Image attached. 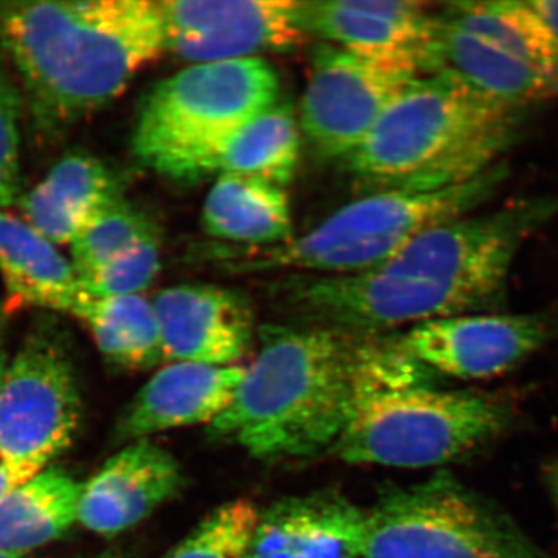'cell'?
I'll return each mask as SVG.
<instances>
[{
  "label": "cell",
  "instance_id": "obj_1",
  "mask_svg": "<svg viewBox=\"0 0 558 558\" xmlns=\"http://www.w3.org/2000/svg\"><path fill=\"white\" fill-rule=\"evenodd\" d=\"M0 51L36 130L54 137L120 97L167 51V28L150 0L0 2Z\"/></svg>",
  "mask_w": 558,
  "mask_h": 558
},
{
  "label": "cell",
  "instance_id": "obj_2",
  "mask_svg": "<svg viewBox=\"0 0 558 558\" xmlns=\"http://www.w3.org/2000/svg\"><path fill=\"white\" fill-rule=\"evenodd\" d=\"M360 339L319 326H264L233 402L208 435L263 461L333 450L351 407Z\"/></svg>",
  "mask_w": 558,
  "mask_h": 558
},
{
  "label": "cell",
  "instance_id": "obj_3",
  "mask_svg": "<svg viewBox=\"0 0 558 558\" xmlns=\"http://www.w3.org/2000/svg\"><path fill=\"white\" fill-rule=\"evenodd\" d=\"M509 421L502 400L436 387L435 373L399 339L362 336L351 407L333 451L354 465L439 468L497 438Z\"/></svg>",
  "mask_w": 558,
  "mask_h": 558
},
{
  "label": "cell",
  "instance_id": "obj_4",
  "mask_svg": "<svg viewBox=\"0 0 558 558\" xmlns=\"http://www.w3.org/2000/svg\"><path fill=\"white\" fill-rule=\"evenodd\" d=\"M521 112L449 76L421 75L348 157L349 170L373 193L462 185L497 167L519 137Z\"/></svg>",
  "mask_w": 558,
  "mask_h": 558
},
{
  "label": "cell",
  "instance_id": "obj_5",
  "mask_svg": "<svg viewBox=\"0 0 558 558\" xmlns=\"http://www.w3.org/2000/svg\"><path fill=\"white\" fill-rule=\"evenodd\" d=\"M505 178V168L495 167L451 189L376 191L337 209L303 236L274 247L223 250L215 259L234 274L343 275L376 269L422 231L475 211Z\"/></svg>",
  "mask_w": 558,
  "mask_h": 558
},
{
  "label": "cell",
  "instance_id": "obj_6",
  "mask_svg": "<svg viewBox=\"0 0 558 558\" xmlns=\"http://www.w3.org/2000/svg\"><path fill=\"white\" fill-rule=\"evenodd\" d=\"M278 95L277 72L263 58L190 64L140 102L132 153L161 178L197 182L211 175L220 148Z\"/></svg>",
  "mask_w": 558,
  "mask_h": 558
},
{
  "label": "cell",
  "instance_id": "obj_7",
  "mask_svg": "<svg viewBox=\"0 0 558 558\" xmlns=\"http://www.w3.org/2000/svg\"><path fill=\"white\" fill-rule=\"evenodd\" d=\"M526 109L558 100V44L529 2H459L438 13L427 72Z\"/></svg>",
  "mask_w": 558,
  "mask_h": 558
},
{
  "label": "cell",
  "instance_id": "obj_8",
  "mask_svg": "<svg viewBox=\"0 0 558 558\" xmlns=\"http://www.w3.org/2000/svg\"><path fill=\"white\" fill-rule=\"evenodd\" d=\"M363 558H553L506 510L447 472L388 487L366 515Z\"/></svg>",
  "mask_w": 558,
  "mask_h": 558
},
{
  "label": "cell",
  "instance_id": "obj_9",
  "mask_svg": "<svg viewBox=\"0 0 558 558\" xmlns=\"http://www.w3.org/2000/svg\"><path fill=\"white\" fill-rule=\"evenodd\" d=\"M81 421V396L68 339L36 326L0 379V465L22 484L69 449Z\"/></svg>",
  "mask_w": 558,
  "mask_h": 558
},
{
  "label": "cell",
  "instance_id": "obj_10",
  "mask_svg": "<svg viewBox=\"0 0 558 558\" xmlns=\"http://www.w3.org/2000/svg\"><path fill=\"white\" fill-rule=\"evenodd\" d=\"M422 73L326 43L315 49L300 108V126L315 153L348 159L400 92Z\"/></svg>",
  "mask_w": 558,
  "mask_h": 558
},
{
  "label": "cell",
  "instance_id": "obj_11",
  "mask_svg": "<svg viewBox=\"0 0 558 558\" xmlns=\"http://www.w3.org/2000/svg\"><path fill=\"white\" fill-rule=\"evenodd\" d=\"M167 50L191 64L258 58L306 38L303 2L292 0H168L159 2Z\"/></svg>",
  "mask_w": 558,
  "mask_h": 558
},
{
  "label": "cell",
  "instance_id": "obj_12",
  "mask_svg": "<svg viewBox=\"0 0 558 558\" xmlns=\"http://www.w3.org/2000/svg\"><path fill=\"white\" fill-rule=\"evenodd\" d=\"M538 314L457 315L429 319L400 337V347L435 374L483 380L517 368L548 341Z\"/></svg>",
  "mask_w": 558,
  "mask_h": 558
},
{
  "label": "cell",
  "instance_id": "obj_13",
  "mask_svg": "<svg viewBox=\"0 0 558 558\" xmlns=\"http://www.w3.org/2000/svg\"><path fill=\"white\" fill-rule=\"evenodd\" d=\"M165 360L236 366L255 344L247 296L216 284H179L153 300Z\"/></svg>",
  "mask_w": 558,
  "mask_h": 558
},
{
  "label": "cell",
  "instance_id": "obj_14",
  "mask_svg": "<svg viewBox=\"0 0 558 558\" xmlns=\"http://www.w3.org/2000/svg\"><path fill=\"white\" fill-rule=\"evenodd\" d=\"M303 27L330 46L427 72L438 13L414 0L303 2Z\"/></svg>",
  "mask_w": 558,
  "mask_h": 558
},
{
  "label": "cell",
  "instance_id": "obj_15",
  "mask_svg": "<svg viewBox=\"0 0 558 558\" xmlns=\"http://www.w3.org/2000/svg\"><path fill=\"white\" fill-rule=\"evenodd\" d=\"M185 484L170 451L149 439L134 440L83 484L78 523L101 537H117L179 497Z\"/></svg>",
  "mask_w": 558,
  "mask_h": 558
},
{
  "label": "cell",
  "instance_id": "obj_16",
  "mask_svg": "<svg viewBox=\"0 0 558 558\" xmlns=\"http://www.w3.org/2000/svg\"><path fill=\"white\" fill-rule=\"evenodd\" d=\"M366 515L336 490L278 499L259 510L245 558H363Z\"/></svg>",
  "mask_w": 558,
  "mask_h": 558
},
{
  "label": "cell",
  "instance_id": "obj_17",
  "mask_svg": "<svg viewBox=\"0 0 558 558\" xmlns=\"http://www.w3.org/2000/svg\"><path fill=\"white\" fill-rule=\"evenodd\" d=\"M245 366L171 362L132 399L117 438L134 442L170 429L211 425L233 402Z\"/></svg>",
  "mask_w": 558,
  "mask_h": 558
},
{
  "label": "cell",
  "instance_id": "obj_18",
  "mask_svg": "<svg viewBox=\"0 0 558 558\" xmlns=\"http://www.w3.org/2000/svg\"><path fill=\"white\" fill-rule=\"evenodd\" d=\"M120 197V180L105 161L73 153L58 160L17 204L25 222L58 247L70 244L92 215Z\"/></svg>",
  "mask_w": 558,
  "mask_h": 558
},
{
  "label": "cell",
  "instance_id": "obj_19",
  "mask_svg": "<svg viewBox=\"0 0 558 558\" xmlns=\"http://www.w3.org/2000/svg\"><path fill=\"white\" fill-rule=\"evenodd\" d=\"M0 277L21 306L69 314L81 295L72 260L24 219L0 209Z\"/></svg>",
  "mask_w": 558,
  "mask_h": 558
},
{
  "label": "cell",
  "instance_id": "obj_20",
  "mask_svg": "<svg viewBox=\"0 0 558 558\" xmlns=\"http://www.w3.org/2000/svg\"><path fill=\"white\" fill-rule=\"evenodd\" d=\"M202 227L208 236L247 248L292 240V211L281 186L242 175H218L205 197Z\"/></svg>",
  "mask_w": 558,
  "mask_h": 558
},
{
  "label": "cell",
  "instance_id": "obj_21",
  "mask_svg": "<svg viewBox=\"0 0 558 558\" xmlns=\"http://www.w3.org/2000/svg\"><path fill=\"white\" fill-rule=\"evenodd\" d=\"M83 484L60 468L43 470L0 498V556L25 557L78 523Z\"/></svg>",
  "mask_w": 558,
  "mask_h": 558
},
{
  "label": "cell",
  "instance_id": "obj_22",
  "mask_svg": "<svg viewBox=\"0 0 558 558\" xmlns=\"http://www.w3.org/2000/svg\"><path fill=\"white\" fill-rule=\"evenodd\" d=\"M69 314L87 326L102 357L117 368L150 369L165 360L153 301L143 295L92 299L81 293Z\"/></svg>",
  "mask_w": 558,
  "mask_h": 558
},
{
  "label": "cell",
  "instance_id": "obj_23",
  "mask_svg": "<svg viewBox=\"0 0 558 558\" xmlns=\"http://www.w3.org/2000/svg\"><path fill=\"white\" fill-rule=\"evenodd\" d=\"M299 157V121L288 102L277 101L220 148L211 175H242L284 189L295 174Z\"/></svg>",
  "mask_w": 558,
  "mask_h": 558
},
{
  "label": "cell",
  "instance_id": "obj_24",
  "mask_svg": "<svg viewBox=\"0 0 558 558\" xmlns=\"http://www.w3.org/2000/svg\"><path fill=\"white\" fill-rule=\"evenodd\" d=\"M153 233H157L156 227L145 213L124 197L110 202L92 215L70 242L73 269L78 279L89 278Z\"/></svg>",
  "mask_w": 558,
  "mask_h": 558
},
{
  "label": "cell",
  "instance_id": "obj_25",
  "mask_svg": "<svg viewBox=\"0 0 558 558\" xmlns=\"http://www.w3.org/2000/svg\"><path fill=\"white\" fill-rule=\"evenodd\" d=\"M259 510L245 498L219 506L165 558H245Z\"/></svg>",
  "mask_w": 558,
  "mask_h": 558
},
{
  "label": "cell",
  "instance_id": "obj_26",
  "mask_svg": "<svg viewBox=\"0 0 558 558\" xmlns=\"http://www.w3.org/2000/svg\"><path fill=\"white\" fill-rule=\"evenodd\" d=\"M159 270V234L153 233L89 278L80 279V290L92 299L142 295L143 290L153 284Z\"/></svg>",
  "mask_w": 558,
  "mask_h": 558
},
{
  "label": "cell",
  "instance_id": "obj_27",
  "mask_svg": "<svg viewBox=\"0 0 558 558\" xmlns=\"http://www.w3.org/2000/svg\"><path fill=\"white\" fill-rule=\"evenodd\" d=\"M24 95L13 76L0 65V209L20 202L21 119Z\"/></svg>",
  "mask_w": 558,
  "mask_h": 558
},
{
  "label": "cell",
  "instance_id": "obj_28",
  "mask_svg": "<svg viewBox=\"0 0 558 558\" xmlns=\"http://www.w3.org/2000/svg\"><path fill=\"white\" fill-rule=\"evenodd\" d=\"M529 5L538 14L539 20L545 22L550 35L558 44V0H537V2H529Z\"/></svg>",
  "mask_w": 558,
  "mask_h": 558
},
{
  "label": "cell",
  "instance_id": "obj_29",
  "mask_svg": "<svg viewBox=\"0 0 558 558\" xmlns=\"http://www.w3.org/2000/svg\"><path fill=\"white\" fill-rule=\"evenodd\" d=\"M545 481L546 486H548L550 497H553L554 502H556L558 508V461L549 462V464L546 465Z\"/></svg>",
  "mask_w": 558,
  "mask_h": 558
},
{
  "label": "cell",
  "instance_id": "obj_30",
  "mask_svg": "<svg viewBox=\"0 0 558 558\" xmlns=\"http://www.w3.org/2000/svg\"><path fill=\"white\" fill-rule=\"evenodd\" d=\"M14 486H17L16 483H14V480L11 478V475L9 472H7L5 469L0 465V498L3 497V495L7 494V492L11 490Z\"/></svg>",
  "mask_w": 558,
  "mask_h": 558
},
{
  "label": "cell",
  "instance_id": "obj_31",
  "mask_svg": "<svg viewBox=\"0 0 558 558\" xmlns=\"http://www.w3.org/2000/svg\"><path fill=\"white\" fill-rule=\"evenodd\" d=\"M5 348H3L2 326H0V379H2L3 371H5Z\"/></svg>",
  "mask_w": 558,
  "mask_h": 558
},
{
  "label": "cell",
  "instance_id": "obj_32",
  "mask_svg": "<svg viewBox=\"0 0 558 558\" xmlns=\"http://www.w3.org/2000/svg\"><path fill=\"white\" fill-rule=\"evenodd\" d=\"M92 558H124L119 553H113V550H108V553H102L100 556H95Z\"/></svg>",
  "mask_w": 558,
  "mask_h": 558
},
{
  "label": "cell",
  "instance_id": "obj_33",
  "mask_svg": "<svg viewBox=\"0 0 558 558\" xmlns=\"http://www.w3.org/2000/svg\"><path fill=\"white\" fill-rule=\"evenodd\" d=\"M0 558H25V557L0 556Z\"/></svg>",
  "mask_w": 558,
  "mask_h": 558
}]
</instances>
